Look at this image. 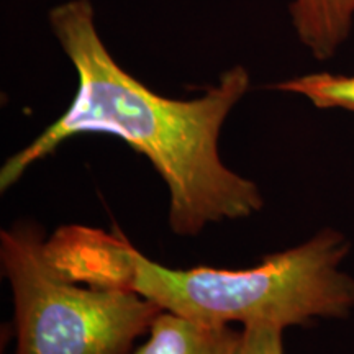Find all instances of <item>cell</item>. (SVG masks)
I'll return each mask as SVG.
<instances>
[{
    "label": "cell",
    "mask_w": 354,
    "mask_h": 354,
    "mask_svg": "<svg viewBox=\"0 0 354 354\" xmlns=\"http://www.w3.org/2000/svg\"><path fill=\"white\" fill-rule=\"evenodd\" d=\"M48 19L76 68L77 92L56 122L7 159L0 189H10L66 140L104 133L148 158L162 177L177 234L192 236L212 221L246 218L263 209L258 185L228 169L218 153L221 127L250 87L243 66L225 71L218 84L197 99H167L117 64L97 33L91 0L61 3Z\"/></svg>",
    "instance_id": "1"
},
{
    "label": "cell",
    "mask_w": 354,
    "mask_h": 354,
    "mask_svg": "<svg viewBox=\"0 0 354 354\" xmlns=\"http://www.w3.org/2000/svg\"><path fill=\"white\" fill-rule=\"evenodd\" d=\"M241 331L230 325H203L171 312H161L148 339L131 354H234Z\"/></svg>",
    "instance_id": "4"
},
{
    "label": "cell",
    "mask_w": 354,
    "mask_h": 354,
    "mask_svg": "<svg viewBox=\"0 0 354 354\" xmlns=\"http://www.w3.org/2000/svg\"><path fill=\"white\" fill-rule=\"evenodd\" d=\"M0 258L15 302V354H131L162 312L136 292L63 276L37 225L2 230Z\"/></svg>",
    "instance_id": "3"
},
{
    "label": "cell",
    "mask_w": 354,
    "mask_h": 354,
    "mask_svg": "<svg viewBox=\"0 0 354 354\" xmlns=\"http://www.w3.org/2000/svg\"><path fill=\"white\" fill-rule=\"evenodd\" d=\"M290 17L300 43L325 61L349 38L354 0H292Z\"/></svg>",
    "instance_id": "5"
},
{
    "label": "cell",
    "mask_w": 354,
    "mask_h": 354,
    "mask_svg": "<svg viewBox=\"0 0 354 354\" xmlns=\"http://www.w3.org/2000/svg\"><path fill=\"white\" fill-rule=\"evenodd\" d=\"M349 241L331 228L251 269H171L146 258L125 234L71 225L46 240V254L77 284L125 289L162 312L203 325L256 322L307 325L346 318L354 307V279L339 271Z\"/></svg>",
    "instance_id": "2"
},
{
    "label": "cell",
    "mask_w": 354,
    "mask_h": 354,
    "mask_svg": "<svg viewBox=\"0 0 354 354\" xmlns=\"http://www.w3.org/2000/svg\"><path fill=\"white\" fill-rule=\"evenodd\" d=\"M272 88L302 95L317 109H343L354 112V76L315 73L277 82Z\"/></svg>",
    "instance_id": "6"
},
{
    "label": "cell",
    "mask_w": 354,
    "mask_h": 354,
    "mask_svg": "<svg viewBox=\"0 0 354 354\" xmlns=\"http://www.w3.org/2000/svg\"><path fill=\"white\" fill-rule=\"evenodd\" d=\"M282 333L284 326L277 323L256 322L245 325L234 354H284Z\"/></svg>",
    "instance_id": "7"
}]
</instances>
